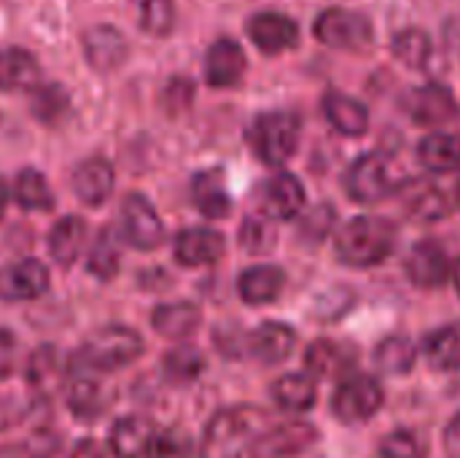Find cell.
Returning <instances> with one entry per match:
<instances>
[{"label": "cell", "instance_id": "obj_1", "mask_svg": "<svg viewBox=\"0 0 460 458\" xmlns=\"http://www.w3.org/2000/svg\"><path fill=\"white\" fill-rule=\"evenodd\" d=\"M396 246V227L383 216H356L334 238V251L348 267L383 265Z\"/></svg>", "mask_w": 460, "mask_h": 458}, {"label": "cell", "instance_id": "obj_2", "mask_svg": "<svg viewBox=\"0 0 460 458\" xmlns=\"http://www.w3.org/2000/svg\"><path fill=\"white\" fill-rule=\"evenodd\" d=\"M264 435L261 410L232 408L216 413L202 435L199 458H243Z\"/></svg>", "mask_w": 460, "mask_h": 458}, {"label": "cell", "instance_id": "obj_3", "mask_svg": "<svg viewBox=\"0 0 460 458\" xmlns=\"http://www.w3.org/2000/svg\"><path fill=\"white\" fill-rule=\"evenodd\" d=\"M146 351L143 337L121 324H111L102 327L100 332H94L73 356L78 370L86 373H119L129 364H135Z\"/></svg>", "mask_w": 460, "mask_h": 458}, {"label": "cell", "instance_id": "obj_4", "mask_svg": "<svg viewBox=\"0 0 460 458\" xmlns=\"http://www.w3.org/2000/svg\"><path fill=\"white\" fill-rule=\"evenodd\" d=\"M299 135H302V124L288 111L261 113L248 127V143L253 154L270 167H280L296 154Z\"/></svg>", "mask_w": 460, "mask_h": 458}, {"label": "cell", "instance_id": "obj_5", "mask_svg": "<svg viewBox=\"0 0 460 458\" xmlns=\"http://www.w3.org/2000/svg\"><path fill=\"white\" fill-rule=\"evenodd\" d=\"M313 32L321 43H326L332 49H342V51H364L375 40L372 19L358 11H348V8L321 11L313 24Z\"/></svg>", "mask_w": 460, "mask_h": 458}, {"label": "cell", "instance_id": "obj_6", "mask_svg": "<svg viewBox=\"0 0 460 458\" xmlns=\"http://www.w3.org/2000/svg\"><path fill=\"white\" fill-rule=\"evenodd\" d=\"M383 408V389L369 375L345 378L332 397V416L342 424H364Z\"/></svg>", "mask_w": 460, "mask_h": 458}, {"label": "cell", "instance_id": "obj_7", "mask_svg": "<svg viewBox=\"0 0 460 458\" xmlns=\"http://www.w3.org/2000/svg\"><path fill=\"white\" fill-rule=\"evenodd\" d=\"M121 235L124 243L135 251H154L164 240V224L151 205V200L140 192H132L121 202Z\"/></svg>", "mask_w": 460, "mask_h": 458}, {"label": "cell", "instance_id": "obj_8", "mask_svg": "<svg viewBox=\"0 0 460 458\" xmlns=\"http://www.w3.org/2000/svg\"><path fill=\"white\" fill-rule=\"evenodd\" d=\"M345 189L353 200L358 202H380L396 192L394 170L391 162L383 154H364L358 157L348 175H345Z\"/></svg>", "mask_w": 460, "mask_h": 458}, {"label": "cell", "instance_id": "obj_9", "mask_svg": "<svg viewBox=\"0 0 460 458\" xmlns=\"http://www.w3.org/2000/svg\"><path fill=\"white\" fill-rule=\"evenodd\" d=\"M245 32L264 54H280L299 43V24L280 11H259L248 19Z\"/></svg>", "mask_w": 460, "mask_h": 458}, {"label": "cell", "instance_id": "obj_10", "mask_svg": "<svg viewBox=\"0 0 460 458\" xmlns=\"http://www.w3.org/2000/svg\"><path fill=\"white\" fill-rule=\"evenodd\" d=\"M261 216L270 221H291L302 213L305 208V186L296 175L291 173H278L261 186Z\"/></svg>", "mask_w": 460, "mask_h": 458}, {"label": "cell", "instance_id": "obj_11", "mask_svg": "<svg viewBox=\"0 0 460 458\" xmlns=\"http://www.w3.org/2000/svg\"><path fill=\"white\" fill-rule=\"evenodd\" d=\"M245 67H248L245 51L232 38H218L205 51V62H202L205 81L216 89H229L240 84V78L245 76Z\"/></svg>", "mask_w": 460, "mask_h": 458}, {"label": "cell", "instance_id": "obj_12", "mask_svg": "<svg viewBox=\"0 0 460 458\" xmlns=\"http://www.w3.org/2000/svg\"><path fill=\"white\" fill-rule=\"evenodd\" d=\"M49 289V270L40 259H19L0 273V297L13 302L38 300Z\"/></svg>", "mask_w": 460, "mask_h": 458}, {"label": "cell", "instance_id": "obj_13", "mask_svg": "<svg viewBox=\"0 0 460 458\" xmlns=\"http://www.w3.org/2000/svg\"><path fill=\"white\" fill-rule=\"evenodd\" d=\"M84 57L94 70L108 73L124 65L129 57V43L113 24H97L84 32Z\"/></svg>", "mask_w": 460, "mask_h": 458}, {"label": "cell", "instance_id": "obj_14", "mask_svg": "<svg viewBox=\"0 0 460 458\" xmlns=\"http://www.w3.org/2000/svg\"><path fill=\"white\" fill-rule=\"evenodd\" d=\"M113 181H116L113 165L102 157H92V159L78 162L73 175H70V186H73L75 197L89 208H97L111 197Z\"/></svg>", "mask_w": 460, "mask_h": 458}, {"label": "cell", "instance_id": "obj_15", "mask_svg": "<svg viewBox=\"0 0 460 458\" xmlns=\"http://www.w3.org/2000/svg\"><path fill=\"white\" fill-rule=\"evenodd\" d=\"M404 270L415 286L437 289L450 278V259H447V251L437 240H423L407 254Z\"/></svg>", "mask_w": 460, "mask_h": 458}, {"label": "cell", "instance_id": "obj_16", "mask_svg": "<svg viewBox=\"0 0 460 458\" xmlns=\"http://www.w3.org/2000/svg\"><path fill=\"white\" fill-rule=\"evenodd\" d=\"M224 235L210 227H189L175 238V259L183 267H205L224 256Z\"/></svg>", "mask_w": 460, "mask_h": 458}, {"label": "cell", "instance_id": "obj_17", "mask_svg": "<svg viewBox=\"0 0 460 458\" xmlns=\"http://www.w3.org/2000/svg\"><path fill=\"white\" fill-rule=\"evenodd\" d=\"M156 432L154 424L143 416H124L111 427L108 451L113 458H146Z\"/></svg>", "mask_w": 460, "mask_h": 458}, {"label": "cell", "instance_id": "obj_18", "mask_svg": "<svg viewBox=\"0 0 460 458\" xmlns=\"http://www.w3.org/2000/svg\"><path fill=\"white\" fill-rule=\"evenodd\" d=\"M410 113L418 124L423 127H439L456 119L458 105L456 97L447 86L442 84H426L420 89L412 92L410 97Z\"/></svg>", "mask_w": 460, "mask_h": 458}, {"label": "cell", "instance_id": "obj_19", "mask_svg": "<svg viewBox=\"0 0 460 458\" xmlns=\"http://www.w3.org/2000/svg\"><path fill=\"white\" fill-rule=\"evenodd\" d=\"M40 84V62L22 46L0 49V92H32Z\"/></svg>", "mask_w": 460, "mask_h": 458}, {"label": "cell", "instance_id": "obj_20", "mask_svg": "<svg viewBox=\"0 0 460 458\" xmlns=\"http://www.w3.org/2000/svg\"><path fill=\"white\" fill-rule=\"evenodd\" d=\"M251 354L261 364H280L286 362L296 348V332L283 321H264L251 337H248Z\"/></svg>", "mask_w": 460, "mask_h": 458}, {"label": "cell", "instance_id": "obj_21", "mask_svg": "<svg viewBox=\"0 0 460 458\" xmlns=\"http://www.w3.org/2000/svg\"><path fill=\"white\" fill-rule=\"evenodd\" d=\"M283 286H286V275L280 267H272V265H256V267H248L240 278H237V292H240V300L245 305H270L275 302L280 294H283Z\"/></svg>", "mask_w": 460, "mask_h": 458}, {"label": "cell", "instance_id": "obj_22", "mask_svg": "<svg viewBox=\"0 0 460 458\" xmlns=\"http://www.w3.org/2000/svg\"><path fill=\"white\" fill-rule=\"evenodd\" d=\"M323 113L326 121L348 138H361L369 130V111L361 100L342 94V92H329L323 97Z\"/></svg>", "mask_w": 460, "mask_h": 458}, {"label": "cell", "instance_id": "obj_23", "mask_svg": "<svg viewBox=\"0 0 460 458\" xmlns=\"http://www.w3.org/2000/svg\"><path fill=\"white\" fill-rule=\"evenodd\" d=\"M191 200L208 219H226L232 213V197L221 170H202L191 178Z\"/></svg>", "mask_w": 460, "mask_h": 458}, {"label": "cell", "instance_id": "obj_24", "mask_svg": "<svg viewBox=\"0 0 460 458\" xmlns=\"http://www.w3.org/2000/svg\"><path fill=\"white\" fill-rule=\"evenodd\" d=\"M202 324V310L194 302H167L151 313V327L164 340H186Z\"/></svg>", "mask_w": 460, "mask_h": 458}, {"label": "cell", "instance_id": "obj_25", "mask_svg": "<svg viewBox=\"0 0 460 458\" xmlns=\"http://www.w3.org/2000/svg\"><path fill=\"white\" fill-rule=\"evenodd\" d=\"M353 362H356L353 351L342 343H334V340H315L305 354L307 375L321 378V381L342 378L353 367Z\"/></svg>", "mask_w": 460, "mask_h": 458}, {"label": "cell", "instance_id": "obj_26", "mask_svg": "<svg viewBox=\"0 0 460 458\" xmlns=\"http://www.w3.org/2000/svg\"><path fill=\"white\" fill-rule=\"evenodd\" d=\"M84 246H86V224L81 216H65L49 232V254L62 267H70L73 262H78V256L84 254Z\"/></svg>", "mask_w": 460, "mask_h": 458}, {"label": "cell", "instance_id": "obj_27", "mask_svg": "<svg viewBox=\"0 0 460 458\" xmlns=\"http://www.w3.org/2000/svg\"><path fill=\"white\" fill-rule=\"evenodd\" d=\"M272 400L278 402L280 410L286 413H305L315 405L318 400V386L315 378L307 373H291L283 375L272 383Z\"/></svg>", "mask_w": 460, "mask_h": 458}, {"label": "cell", "instance_id": "obj_28", "mask_svg": "<svg viewBox=\"0 0 460 458\" xmlns=\"http://www.w3.org/2000/svg\"><path fill=\"white\" fill-rule=\"evenodd\" d=\"M313 443H315V429L294 421V424H283V427L264 432L256 448L267 456H296L307 451Z\"/></svg>", "mask_w": 460, "mask_h": 458}, {"label": "cell", "instance_id": "obj_29", "mask_svg": "<svg viewBox=\"0 0 460 458\" xmlns=\"http://www.w3.org/2000/svg\"><path fill=\"white\" fill-rule=\"evenodd\" d=\"M404 202L415 221H439L450 213L447 194L429 181H412L404 192Z\"/></svg>", "mask_w": 460, "mask_h": 458}, {"label": "cell", "instance_id": "obj_30", "mask_svg": "<svg viewBox=\"0 0 460 458\" xmlns=\"http://www.w3.org/2000/svg\"><path fill=\"white\" fill-rule=\"evenodd\" d=\"M418 159L431 173H453L460 167V138L450 132H431L418 146Z\"/></svg>", "mask_w": 460, "mask_h": 458}, {"label": "cell", "instance_id": "obj_31", "mask_svg": "<svg viewBox=\"0 0 460 458\" xmlns=\"http://www.w3.org/2000/svg\"><path fill=\"white\" fill-rule=\"evenodd\" d=\"M423 356L434 370H460V327H439L423 343Z\"/></svg>", "mask_w": 460, "mask_h": 458}, {"label": "cell", "instance_id": "obj_32", "mask_svg": "<svg viewBox=\"0 0 460 458\" xmlns=\"http://www.w3.org/2000/svg\"><path fill=\"white\" fill-rule=\"evenodd\" d=\"M418 362V348L410 337L394 335L377 343L375 348V364L385 375H407Z\"/></svg>", "mask_w": 460, "mask_h": 458}, {"label": "cell", "instance_id": "obj_33", "mask_svg": "<svg viewBox=\"0 0 460 458\" xmlns=\"http://www.w3.org/2000/svg\"><path fill=\"white\" fill-rule=\"evenodd\" d=\"M30 111H32V116H35L40 124L54 127V124H59V121L67 116V111H70V94H67V89L59 86V84H43V81H40V84L32 89Z\"/></svg>", "mask_w": 460, "mask_h": 458}, {"label": "cell", "instance_id": "obj_34", "mask_svg": "<svg viewBox=\"0 0 460 458\" xmlns=\"http://www.w3.org/2000/svg\"><path fill=\"white\" fill-rule=\"evenodd\" d=\"M13 200L24 211H49L54 205V192L46 175L35 167H24L13 181Z\"/></svg>", "mask_w": 460, "mask_h": 458}, {"label": "cell", "instance_id": "obj_35", "mask_svg": "<svg viewBox=\"0 0 460 458\" xmlns=\"http://www.w3.org/2000/svg\"><path fill=\"white\" fill-rule=\"evenodd\" d=\"M121 267V248L119 240L111 229H100L97 240H92L89 254H86V270L89 275H94L97 281H111L116 278Z\"/></svg>", "mask_w": 460, "mask_h": 458}, {"label": "cell", "instance_id": "obj_36", "mask_svg": "<svg viewBox=\"0 0 460 458\" xmlns=\"http://www.w3.org/2000/svg\"><path fill=\"white\" fill-rule=\"evenodd\" d=\"M205 370V359L202 354L194 348V346H175L164 354L162 359V373L170 383H178V386H186V383H194Z\"/></svg>", "mask_w": 460, "mask_h": 458}, {"label": "cell", "instance_id": "obj_37", "mask_svg": "<svg viewBox=\"0 0 460 458\" xmlns=\"http://www.w3.org/2000/svg\"><path fill=\"white\" fill-rule=\"evenodd\" d=\"M67 408L78 421H94L105 408L100 383L94 378H89V375L73 381L70 389H67Z\"/></svg>", "mask_w": 460, "mask_h": 458}, {"label": "cell", "instance_id": "obj_38", "mask_svg": "<svg viewBox=\"0 0 460 458\" xmlns=\"http://www.w3.org/2000/svg\"><path fill=\"white\" fill-rule=\"evenodd\" d=\"M62 362L54 351V346H43L40 351H35L27 362V378L35 389L51 391L54 386L62 383Z\"/></svg>", "mask_w": 460, "mask_h": 458}, {"label": "cell", "instance_id": "obj_39", "mask_svg": "<svg viewBox=\"0 0 460 458\" xmlns=\"http://www.w3.org/2000/svg\"><path fill=\"white\" fill-rule=\"evenodd\" d=\"M394 54L410 65V67H426L429 57H431V38L423 30H402L394 43H391Z\"/></svg>", "mask_w": 460, "mask_h": 458}, {"label": "cell", "instance_id": "obj_40", "mask_svg": "<svg viewBox=\"0 0 460 458\" xmlns=\"http://www.w3.org/2000/svg\"><path fill=\"white\" fill-rule=\"evenodd\" d=\"M240 246L248 254H270L275 248V227L267 216H248L240 227Z\"/></svg>", "mask_w": 460, "mask_h": 458}, {"label": "cell", "instance_id": "obj_41", "mask_svg": "<svg viewBox=\"0 0 460 458\" xmlns=\"http://www.w3.org/2000/svg\"><path fill=\"white\" fill-rule=\"evenodd\" d=\"M140 27L164 38L175 27V0H140Z\"/></svg>", "mask_w": 460, "mask_h": 458}, {"label": "cell", "instance_id": "obj_42", "mask_svg": "<svg viewBox=\"0 0 460 458\" xmlns=\"http://www.w3.org/2000/svg\"><path fill=\"white\" fill-rule=\"evenodd\" d=\"M377 458H423V448L412 432H391L383 443Z\"/></svg>", "mask_w": 460, "mask_h": 458}, {"label": "cell", "instance_id": "obj_43", "mask_svg": "<svg viewBox=\"0 0 460 458\" xmlns=\"http://www.w3.org/2000/svg\"><path fill=\"white\" fill-rule=\"evenodd\" d=\"M191 448L178 432H159L148 448L146 458H189Z\"/></svg>", "mask_w": 460, "mask_h": 458}, {"label": "cell", "instance_id": "obj_44", "mask_svg": "<svg viewBox=\"0 0 460 458\" xmlns=\"http://www.w3.org/2000/svg\"><path fill=\"white\" fill-rule=\"evenodd\" d=\"M19 370V340L13 332L0 327V381L11 378Z\"/></svg>", "mask_w": 460, "mask_h": 458}, {"label": "cell", "instance_id": "obj_45", "mask_svg": "<svg viewBox=\"0 0 460 458\" xmlns=\"http://www.w3.org/2000/svg\"><path fill=\"white\" fill-rule=\"evenodd\" d=\"M445 451L450 458H460V413L445 429Z\"/></svg>", "mask_w": 460, "mask_h": 458}, {"label": "cell", "instance_id": "obj_46", "mask_svg": "<svg viewBox=\"0 0 460 458\" xmlns=\"http://www.w3.org/2000/svg\"><path fill=\"white\" fill-rule=\"evenodd\" d=\"M450 275H453V283H456V292H458L460 297V256L456 259V265L450 267Z\"/></svg>", "mask_w": 460, "mask_h": 458}, {"label": "cell", "instance_id": "obj_47", "mask_svg": "<svg viewBox=\"0 0 460 458\" xmlns=\"http://www.w3.org/2000/svg\"><path fill=\"white\" fill-rule=\"evenodd\" d=\"M5 202H8V186H5V184H3V178H0V219H3Z\"/></svg>", "mask_w": 460, "mask_h": 458}, {"label": "cell", "instance_id": "obj_48", "mask_svg": "<svg viewBox=\"0 0 460 458\" xmlns=\"http://www.w3.org/2000/svg\"><path fill=\"white\" fill-rule=\"evenodd\" d=\"M456 202L460 205V181H458V189H456Z\"/></svg>", "mask_w": 460, "mask_h": 458}]
</instances>
